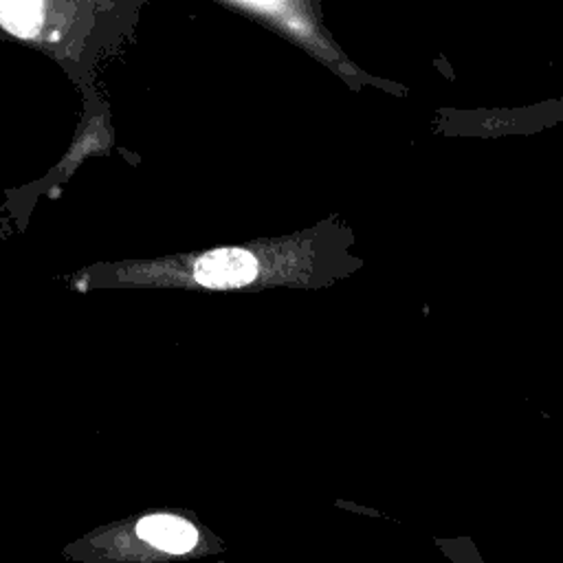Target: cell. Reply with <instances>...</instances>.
<instances>
[{"instance_id": "cell-2", "label": "cell", "mask_w": 563, "mask_h": 563, "mask_svg": "<svg viewBox=\"0 0 563 563\" xmlns=\"http://www.w3.org/2000/svg\"><path fill=\"white\" fill-rule=\"evenodd\" d=\"M136 534L152 543L158 550L172 552V554H183L191 550L198 541L196 528L178 517L172 515H150L143 517L136 523Z\"/></svg>"}, {"instance_id": "cell-1", "label": "cell", "mask_w": 563, "mask_h": 563, "mask_svg": "<svg viewBox=\"0 0 563 563\" xmlns=\"http://www.w3.org/2000/svg\"><path fill=\"white\" fill-rule=\"evenodd\" d=\"M194 275L205 288H238L255 279L257 260L244 249H216L196 262Z\"/></svg>"}, {"instance_id": "cell-4", "label": "cell", "mask_w": 563, "mask_h": 563, "mask_svg": "<svg viewBox=\"0 0 563 563\" xmlns=\"http://www.w3.org/2000/svg\"><path fill=\"white\" fill-rule=\"evenodd\" d=\"M438 545L446 552V556L453 563H482L479 552L475 550V545L466 539H455V541H438Z\"/></svg>"}, {"instance_id": "cell-3", "label": "cell", "mask_w": 563, "mask_h": 563, "mask_svg": "<svg viewBox=\"0 0 563 563\" xmlns=\"http://www.w3.org/2000/svg\"><path fill=\"white\" fill-rule=\"evenodd\" d=\"M40 2H0V24L18 37H31L42 22Z\"/></svg>"}]
</instances>
